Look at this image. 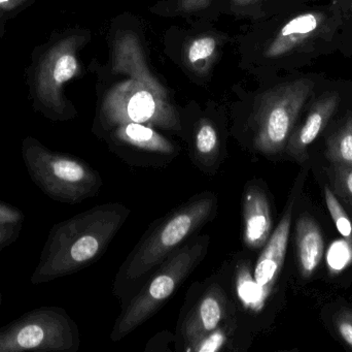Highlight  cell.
<instances>
[{"label": "cell", "mask_w": 352, "mask_h": 352, "mask_svg": "<svg viewBox=\"0 0 352 352\" xmlns=\"http://www.w3.org/2000/svg\"><path fill=\"white\" fill-rule=\"evenodd\" d=\"M130 212L121 203H107L56 223L31 275V284L51 282L94 264L107 251Z\"/></svg>", "instance_id": "cell-1"}, {"label": "cell", "mask_w": 352, "mask_h": 352, "mask_svg": "<svg viewBox=\"0 0 352 352\" xmlns=\"http://www.w3.org/2000/svg\"><path fill=\"white\" fill-rule=\"evenodd\" d=\"M90 33L68 29L52 33L45 43L35 45L25 68L29 101L33 111L53 122L67 121L76 110L65 95V85L80 76V52Z\"/></svg>", "instance_id": "cell-2"}, {"label": "cell", "mask_w": 352, "mask_h": 352, "mask_svg": "<svg viewBox=\"0 0 352 352\" xmlns=\"http://www.w3.org/2000/svg\"><path fill=\"white\" fill-rule=\"evenodd\" d=\"M219 198L212 191H203L160 219L142 237L120 268L113 293L136 287L148 278L170 254L184 245L197 231L214 219Z\"/></svg>", "instance_id": "cell-3"}, {"label": "cell", "mask_w": 352, "mask_h": 352, "mask_svg": "<svg viewBox=\"0 0 352 352\" xmlns=\"http://www.w3.org/2000/svg\"><path fill=\"white\" fill-rule=\"evenodd\" d=\"M209 243L208 236H198L186 241L144 280L118 318L111 334L113 342L129 336L167 303L204 260Z\"/></svg>", "instance_id": "cell-4"}, {"label": "cell", "mask_w": 352, "mask_h": 352, "mask_svg": "<svg viewBox=\"0 0 352 352\" xmlns=\"http://www.w3.org/2000/svg\"><path fill=\"white\" fill-rule=\"evenodd\" d=\"M21 152L31 181L55 202L80 204L102 187L98 172L84 159L51 150L34 136L23 140Z\"/></svg>", "instance_id": "cell-5"}, {"label": "cell", "mask_w": 352, "mask_h": 352, "mask_svg": "<svg viewBox=\"0 0 352 352\" xmlns=\"http://www.w3.org/2000/svg\"><path fill=\"white\" fill-rule=\"evenodd\" d=\"M99 121L104 128L140 123L179 134L182 118L161 83L152 84L129 78L113 87L103 97Z\"/></svg>", "instance_id": "cell-6"}, {"label": "cell", "mask_w": 352, "mask_h": 352, "mask_svg": "<svg viewBox=\"0 0 352 352\" xmlns=\"http://www.w3.org/2000/svg\"><path fill=\"white\" fill-rule=\"evenodd\" d=\"M314 89V81L299 79L274 87L260 96L252 115V147L256 153L266 157L285 153L298 117Z\"/></svg>", "instance_id": "cell-7"}, {"label": "cell", "mask_w": 352, "mask_h": 352, "mask_svg": "<svg viewBox=\"0 0 352 352\" xmlns=\"http://www.w3.org/2000/svg\"><path fill=\"white\" fill-rule=\"evenodd\" d=\"M78 324L65 309L43 306L0 328V352H76Z\"/></svg>", "instance_id": "cell-8"}, {"label": "cell", "mask_w": 352, "mask_h": 352, "mask_svg": "<svg viewBox=\"0 0 352 352\" xmlns=\"http://www.w3.org/2000/svg\"><path fill=\"white\" fill-rule=\"evenodd\" d=\"M236 313L237 306L225 287L219 282L211 283L178 327L176 351L186 352L190 344L219 328Z\"/></svg>", "instance_id": "cell-9"}, {"label": "cell", "mask_w": 352, "mask_h": 352, "mask_svg": "<svg viewBox=\"0 0 352 352\" xmlns=\"http://www.w3.org/2000/svg\"><path fill=\"white\" fill-rule=\"evenodd\" d=\"M294 196L295 194H293L289 198L280 222L273 231L266 245L262 248V252L258 256L256 266L254 270H252V278L256 289V309H254L256 315L265 309L269 300L272 297L285 265L294 206H295Z\"/></svg>", "instance_id": "cell-10"}, {"label": "cell", "mask_w": 352, "mask_h": 352, "mask_svg": "<svg viewBox=\"0 0 352 352\" xmlns=\"http://www.w3.org/2000/svg\"><path fill=\"white\" fill-rule=\"evenodd\" d=\"M111 141L120 153H130L126 163L140 167H161L173 161L179 149L152 126L125 123L113 128Z\"/></svg>", "instance_id": "cell-11"}, {"label": "cell", "mask_w": 352, "mask_h": 352, "mask_svg": "<svg viewBox=\"0 0 352 352\" xmlns=\"http://www.w3.org/2000/svg\"><path fill=\"white\" fill-rule=\"evenodd\" d=\"M333 19L324 10L298 14L283 25L265 49V57L280 58L312 45L330 33Z\"/></svg>", "instance_id": "cell-12"}, {"label": "cell", "mask_w": 352, "mask_h": 352, "mask_svg": "<svg viewBox=\"0 0 352 352\" xmlns=\"http://www.w3.org/2000/svg\"><path fill=\"white\" fill-rule=\"evenodd\" d=\"M242 242L250 250H260L273 233L271 203L264 186L252 180L244 186L241 198Z\"/></svg>", "instance_id": "cell-13"}, {"label": "cell", "mask_w": 352, "mask_h": 352, "mask_svg": "<svg viewBox=\"0 0 352 352\" xmlns=\"http://www.w3.org/2000/svg\"><path fill=\"white\" fill-rule=\"evenodd\" d=\"M340 105L338 93H326L310 107L305 121L294 130L287 141L285 153L298 163L308 159V148L328 125Z\"/></svg>", "instance_id": "cell-14"}, {"label": "cell", "mask_w": 352, "mask_h": 352, "mask_svg": "<svg viewBox=\"0 0 352 352\" xmlns=\"http://www.w3.org/2000/svg\"><path fill=\"white\" fill-rule=\"evenodd\" d=\"M192 163L206 175H214L225 161V151L219 130L211 120H199L190 143Z\"/></svg>", "instance_id": "cell-15"}, {"label": "cell", "mask_w": 352, "mask_h": 352, "mask_svg": "<svg viewBox=\"0 0 352 352\" xmlns=\"http://www.w3.org/2000/svg\"><path fill=\"white\" fill-rule=\"evenodd\" d=\"M296 249L300 274L308 279L322 262L324 242L320 225L309 215H302L296 225Z\"/></svg>", "instance_id": "cell-16"}, {"label": "cell", "mask_w": 352, "mask_h": 352, "mask_svg": "<svg viewBox=\"0 0 352 352\" xmlns=\"http://www.w3.org/2000/svg\"><path fill=\"white\" fill-rule=\"evenodd\" d=\"M245 349L246 333L242 331L239 313H236L219 328L190 344L186 352L240 351Z\"/></svg>", "instance_id": "cell-17"}, {"label": "cell", "mask_w": 352, "mask_h": 352, "mask_svg": "<svg viewBox=\"0 0 352 352\" xmlns=\"http://www.w3.org/2000/svg\"><path fill=\"white\" fill-rule=\"evenodd\" d=\"M219 49V41L213 35H200L186 45L184 61L198 74H205L214 62Z\"/></svg>", "instance_id": "cell-18"}, {"label": "cell", "mask_w": 352, "mask_h": 352, "mask_svg": "<svg viewBox=\"0 0 352 352\" xmlns=\"http://www.w3.org/2000/svg\"><path fill=\"white\" fill-rule=\"evenodd\" d=\"M324 154L331 163L352 167V115L327 140Z\"/></svg>", "instance_id": "cell-19"}, {"label": "cell", "mask_w": 352, "mask_h": 352, "mask_svg": "<svg viewBox=\"0 0 352 352\" xmlns=\"http://www.w3.org/2000/svg\"><path fill=\"white\" fill-rule=\"evenodd\" d=\"M334 194L352 211V167L331 163L327 169Z\"/></svg>", "instance_id": "cell-20"}, {"label": "cell", "mask_w": 352, "mask_h": 352, "mask_svg": "<svg viewBox=\"0 0 352 352\" xmlns=\"http://www.w3.org/2000/svg\"><path fill=\"white\" fill-rule=\"evenodd\" d=\"M324 198H326L327 207H328L329 212H330L331 217L334 221L335 227L337 231H339L343 239L347 243L352 245V225L351 218L346 211L343 208L341 203L339 202L338 198L334 194L332 189L329 186L324 187Z\"/></svg>", "instance_id": "cell-21"}, {"label": "cell", "mask_w": 352, "mask_h": 352, "mask_svg": "<svg viewBox=\"0 0 352 352\" xmlns=\"http://www.w3.org/2000/svg\"><path fill=\"white\" fill-rule=\"evenodd\" d=\"M36 1L37 0H0V20L8 23Z\"/></svg>", "instance_id": "cell-22"}, {"label": "cell", "mask_w": 352, "mask_h": 352, "mask_svg": "<svg viewBox=\"0 0 352 352\" xmlns=\"http://www.w3.org/2000/svg\"><path fill=\"white\" fill-rule=\"evenodd\" d=\"M25 219L26 217L21 209L0 200V225H23Z\"/></svg>", "instance_id": "cell-23"}, {"label": "cell", "mask_w": 352, "mask_h": 352, "mask_svg": "<svg viewBox=\"0 0 352 352\" xmlns=\"http://www.w3.org/2000/svg\"><path fill=\"white\" fill-rule=\"evenodd\" d=\"M335 324L341 338L352 349V310H341L335 318Z\"/></svg>", "instance_id": "cell-24"}, {"label": "cell", "mask_w": 352, "mask_h": 352, "mask_svg": "<svg viewBox=\"0 0 352 352\" xmlns=\"http://www.w3.org/2000/svg\"><path fill=\"white\" fill-rule=\"evenodd\" d=\"M22 229L23 225H0V251L14 243Z\"/></svg>", "instance_id": "cell-25"}, {"label": "cell", "mask_w": 352, "mask_h": 352, "mask_svg": "<svg viewBox=\"0 0 352 352\" xmlns=\"http://www.w3.org/2000/svg\"><path fill=\"white\" fill-rule=\"evenodd\" d=\"M210 3V0H178L180 10L184 12L204 10Z\"/></svg>", "instance_id": "cell-26"}, {"label": "cell", "mask_w": 352, "mask_h": 352, "mask_svg": "<svg viewBox=\"0 0 352 352\" xmlns=\"http://www.w3.org/2000/svg\"><path fill=\"white\" fill-rule=\"evenodd\" d=\"M232 1L235 2L236 4H239V6H250V4L256 3L260 0H232Z\"/></svg>", "instance_id": "cell-27"}, {"label": "cell", "mask_w": 352, "mask_h": 352, "mask_svg": "<svg viewBox=\"0 0 352 352\" xmlns=\"http://www.w3.org/2000/svg\"><path fill=\"white\" fill-rule=\"evenodd\" d=\"M6 24H8V23L4 22V21L0 20V39H1L2 37H4V34H6Z\"/></svg>", "instance_id": "cell-28"}, {"label": "cell", "mask_w": 352, "mask_h": 352, "mask_svg": "<svg viewBox=\"0 0 352 352\" xmlns=\"http://www.w3.org/2000/svg\"><path fill=\"white\" fill-rule=\"evenodd\" d=\"M2 301H3V297H2V291L1 289H0V307H1Z\"/></svg>", "instance_id": "cell-29"}, {"label": "cell", "mask_w": 352, "mask_h": 352, "mask_svg": "<svg viewBox=\"0 0 352 352\" xmlns=\"http://www.w3.org/2000/svg\"><path fill=\"white\" fill-rule=\"evenodd\" d=\"M349 10H351L352 14V0H351V3H349Z\"/></svg>", "instance_id": "cell-30"}]
</instances>
